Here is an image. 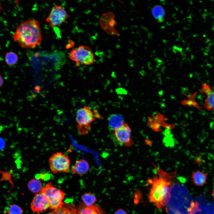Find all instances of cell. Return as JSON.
<instances>
[{
    "instance_id": "ffe728a7",
    "label": "cell",
    "mask_w": 214,
    "mask_h": 214,
    "mask_svg": "<svg viewBox=\"0 0 214 214\" xmlns=\"http://www.w3.org/2000/svg\"><path fill=\"white\" fill-rule=\"evenodd\" d=\"M83 203L87 206H89L93 204L97 201L96 197L91 192L86 193L81 196Z\"/></svg>"
},
{
    "instance_id": "83f0119b",
    "label": "cell",
    "mask_w": 214,
    "mask_h": 214,
    "mask_svg": "<svg viewBox=\"0 0 214 214\" xmlns=\"http://www.w3.org/2000/svg\"><path fill=\"white\" fill-rule=\"evenodd\" d=\"M3 83V79L1 76L0 75V88L2 86Z\"/></svg>"
},
{
    "instance_id": "7a4b0ae2",
    "label": "cell",
    "mask_w": 214,
    "mask_h": 214,
    "mask_svg": "<svg viewBox=\"0 0 214 214\" xmlns=\"http://www.w3.org/2000/svg\"><path fill=\"white\" fill-rule=\"evenodd\" d=\"M14 40L22 48L31 49L40 45L42 35L39 22L30 19L20 23L12 35Z\"/></svg>"
},
{
    "instance_id": "cb8c5ba5",
    "label": "cell",
    "mask_w": 214,
    "mask_h": 214,
    "mask_svg": "<svg viewBox=\"0 0 214 214\" xmlns=\"http://www.w3.org/2000/svg\"><path fill=\"white\" fill-rule=\"evenodd\" d=\"M183 103L184 104L189 106L193 105L196 106L197 105V103L195 102L194 101L190 100H185L184 102H183Z\"/></svg>"
},
{
    "instance_id": "f1b7e54d",
    "label": "cell",
    "mask_w": 214,
    "mask_h": 214,
    "mask_svg": "<svg viewBox=\"0 0 214 214\" xmlns=\"http://www.w3.org/2000/svg\"><path fill=\"white\" fill-rule=\"evenodd\" d=\"M2 10V6H1V1L0 0V13L1 12Z\"/></svg>"
},
{
    "instance_id": "277c9868",
    "label": "cell",
    "mask_w": 214,
    "mask_h": 214,
    "mask_svg": "<svg viewBox=\"0 0 214 214\" xmlns=\"http://www.w3.org/2000/svg\"><path fill=\"white\" fill-rule=\"evenodd\" d=\"M100 117L97 112H93L89 107L85 106L77 110L76 121L79 133L81 135L87 134L91 129V124L96 118Z\"/></svg>"
},
{
    "instance_id": "484cf974",
    "label": "cell",
    "mask_w": 214,
    "mask_h": 214,
    "mask_svg": "<svg viewBox=\"0 0 214 214\" xmlns=\"http://www.w3.org/2000/svg\"><path fill=\"white\" fill-rule=\"evenodd\" d=\"M5 142L4 140L0 137V150L2 149L4 146Z\"/></svg>"
},
{
    "instance_id": "5b68a950",
    "label": "cell",
    "mask_w": 214,
    "mask_h": 214,
    "mask_svg": "<svg viewBox=\"0 0 214 214\" xmlns=\"http://www.w3.org/2000/svg\"><path fill=\"white\" fill-rule=\"evenodd\" d=\"M70 59L75 62L76 66L90 65L95 62V56L91 48L86 45H81L72 49L69 54Z\"/></svg>"
},
{
    "instance_id": "7c38bea8",
    "label": "cell",
    "mask_w": 214,
    "mask_h": 214,
    "mask_svg": "<svg viewBox=\"0 0 214 214\" xmlns=\"http://www.w3.org/2000/svg\"><path fill=\"white\" fill-rule=\"evenodd\" d=\"M77 214H105L100 207L95 205L86 206L84 203L80 204L76 209Z\"/></svg>"
},
{
    "instance_id": "9c48e42d",
    "label": "cell",
    "mask_w": 214,
    "mask_h": 214,
    "mask_svg": "<svg viewBox=\"0 0 214 214\" xmlns=\"http://www.w3.org/2000/svg\"><path fill=\"white\" fill-rule=\"evenodd\" d=\"M112 138L114 142L120 146H129L133 142L131 139V130L127 123L124 124L112 132Z\"/></svg>"
},
{
    "instance_id": "30bf717a",
    "label": "cell",
    "mask_w": 214,
    "mask_h": 214,
    "mask_svg": "<svg viewBox=\"0 0 214 214\" xmlns=\"http://www.w3.org/2000/svg\"><path fill=\"white\" fill-rule=\"evenodd\" d=\"M30 205L32 212L37 213L44 212L50 208L47 198L44 194L41 192L34 196Z\"/></svg>"
},
{
    "instance_id": "8fae6325",
    "label": "cell",
    "mask_w": 214,
    "mask_h": 214,
    "mask_svg": "<svg viewBox=\"0 0 214 214\" xmlns=\"http://www.w3.org/2000/svg\"><path fill=\"white\" fill-rule=\"evenodd\" d=\"M213 204L207 203L205 204L202 201L200 204L198 201L195 202V205L189 214H213Z\"/></svg>"
},
{
    "instance_id": "9a60e30c",
    "label": "cell",
    "mask_w": 214,
    "mask_h": 214,
    "mask_svg": "<svg viewBox=\"0 0 214 214\" xmlns=\"http://www.w3.org/2000/svg\"><path fill=\"white\" fill-rule=\"evenodd\" d=\"M109 130L113 132L121 127L124 122L122 117L119 114H113L108 119Z\"/></svg>"
},
{
    "instance_id": "6da1fadb",
    "label": "cell",
    "mask_w": 214,
    "mask_h": 214,
    "mask_svg": "<svg viewBox=\"0 0 214 214\" xmlns=\"http://www.w3.org/2000/svg\"><path fill=\"white\" fill-rule=\"evenodd\" d=\"M159 178L148 180L152 187L148 196L150 202L154 203L158 209H161L169 202L171 197V182L176 177V172L168 173L160 169L158 170Z\"/></svg>"
},
{
    "instance_id": "ac0fdd59",
    "label": "cell",
    "mask_w": 214,
    "mask_h": 214,
    "mask_svg": "<svg viewBox=\"0 0 214 214\" xmlns=\"http://www.w3.org/2000/svg\"><path fill=\"white\" fill-rule=\"evenodd\" d=\"M29 190L32 193H37L40 192L42 188V184L40 181L37 179L30 180L27 185Z\"/></svg>"
},
{
    "instance_id": "8992f818",
    "label": "cell",
    "mask_w": 214,
    "mask_h": 214,
    "mask_svg": "<svg viewBox=\"0 0 214 214\" xmlns=\"http://www.w3.org/2000/svg\"><path fill=\"white\" fill-rule=\"evenodd\" d=\"M40 192L46 197L51 209L54 210L60 207L64 203L62 201L64 197V193L60 189L54 187L51 182L43 188Z\"/></svg>"
},
{
    "instance_id": "7402d4cb",
    "label": "cell",
    "mask_w": 214,
    "mask_h": 214,
    "mask_svg": "<svg viewBox=\"0 0 214 214\" xmlns=\"http://www.w3.org/2000/svg\"><path fill=\"white\" fill-rule=\"evenodd\" d=\"M214 95L213 91L207 95V98L205 100V107L209 110H213L214 109Z\"/></svg>"
},
{
    "instance_id": "5bb4252c",
    "label": "cell",
    "mask_w": 214,
    "mask_h": 214,
    "mask_svg": "<svg viewBox=\"0 0 214 214\" xmlns=\"http://www.w3.org/2000/svg\"><path fill=\"white\" fill-rule=\"evenodd\" d=\"M47 214H77L76 209L72 204L64 203L61 207L53 210Z\"/></svg>"
},
{
    "instance_id": "ba28073f",
    "label": "cell",
    "mask_w": 214,
    "mask_h": 214,
    "mask_svg": "<svg viewBox=\"0 0 214 214\" xmlns=\"http://www.w3.org/2000/svg\"><path fill=\"white\" fill-rule=\"evenodd\" d=\"M68 14L64 8L60 5L55 4L52 8L45 21L49 27H54L64 23Z\"/></svg>"
},
{
    "instance_id": "4fadbf2b",
    "label": "cell",
    "mask_w": 214,
    "mask_h": 214,
    "mask_svg": "<svg viewBox=\"0 0 214 214\" xmlns=\"http://www.w3.org/2000/svg\"><path fill=\"white\" fill-rule=\"evenodd\" d=\"M89 168V164L86 161L80 159L76 160L74 165L72 166L71 172L73 174L83 175L88 171Z\"/></svg>"
},
{
    "instance_id": "3957f363",
    "label": "cell",
    "mask_w": 214,
    "mask_h": 214,
    "mask_svg": "<svg viewBox=\"0 0 214 214\" xmlns=\"http://www.w3.org/2000/svg\"><path fill=\"white\" fill-rule=\"evenodd\" d=\"M171 193L172 195L166 208L168 214H188L192 201L185 187L182 185H173Z\"/></svg>"
},
{
    "instance_id": "44dd1931",
    "label": "cell",
    "mask_w": 214,
    "mask_h": 214,
    "mask_svg": "<svg viewBox=\"0 0 214 214\" xmlns=\"http://www.w3.org/2000/svg\"><path fill=\"white\" fill-rule=\"evenodd\" d=\"M23 210L15 204H10L7 211V214H23Z\"/></svg>"
},
{
    "instance_id": "d4e9b609",
    "label": "cell",
    "mask_w": 214,
    "mask_h": 214,
    "mask_svg": "<svg viewBox=\"0 0 214 214\" xmlns=\"http://www.w3.org/2000/svg\"><path fill=\"white\" fill-rule=\"evenodd\" d=\"M114 214H128L126 212L122 209H119L117 210Z\"/></svg>"
},
{
    "instance_id": "4316f807",
    "label": "cell",
    "mask_w": 214,
    "mask_h": 214,
    "mask_svg": "<svg viewBox=\"0 0 214 214\" xmlns=\"http://www.w3.org/2000/svg\"><path fill=\"white\" fill-rule=\"evenodd\" d=\"M178 179L179 180L180 182L181 183H185L186 182V180L185 178L182 177H179L178 178Z\"/></svg>"
},
{
    "instance_id": "2e32d148",
    "label": "cell",
    "mask_w": 214,
    "mask_h": 214,
    "mask_svg": "<svg viewBox=\"0 0 214 214\" xmlns=\"http://www.w3.org/2000/svg\"><path fill=\"white\" fill-rule=\"evenodd\" d=\"M208 173H204L199 170L192 172L191 178L193 183L196 185L202 186L206 183Z\"/></svg>"
},
{
    "instance_id": "603a6c76",
    "label": "cell",
    "mask_w": 214,
    "mask_h": 214,
    "mask_svg": "<svg viewBox=\"0 0 214 214\" xmlns=\"http://www.w3.org/2000/svg\"><path fill=\"white\" fill-rule=\"evenodd\" d=\"M202 91L205 93L207 95H208L213 92L209 86L206 84H203Z\"/></svg>"
},
{
    "instance_id": "e0dca14e",
    "label": "cell",
    "mask_w": 214,
    "mask_h": 214,
    "mask_svg": "<svg viewBox=\"0 0 214 214\" xmlns=\"http://www.w3.org/2000/svg\"><path fill=\"white\" fill-rule=\"evenodd\" d=\"M152 12L153 16L158 22L163 21L165 12L162 6L159 5H155L152 8Z\"/></svg>"
},
{
    "instance_id": "d6986e66",
    "label": "cell",
    "mask_w": 214,
    "mask_h": 214,
    "mask_svg": "<svg viewBox=\"0 0 214 214\" xmlns=\"http://www.w3.org/2000/svg\"><path fill=\"white\" fill-rule=\"evenodd\" d=\"M18 60V56L15 53L10 51L6 53L5 56V61L9 66L15 65Z\"/></svg>"
},
{
    "instance_id": "52a82bcc",
    "label": "cell",
    "mask_w": 214,
    "mask_h": 214,
    "mask_svg": "<svg viewBox=\"0 0 214 214\" xmlns=\"http://www.w3.org/2000/svg\"><path fill=\"white\" fill-rule=\"evenodd\" d=\"M50 169L54 174L67 172L70 166V160L68 156L62 152L52 154L48 159Z\"/></svg>"
}]
</instances>
